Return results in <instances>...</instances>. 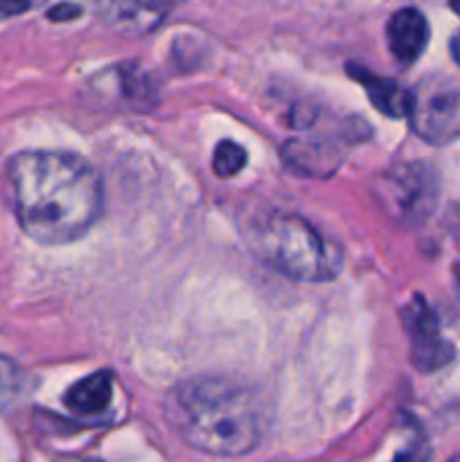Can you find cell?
<instances>
[{
  "mask_svg": "<svg viewBox=\"0 0 460 462\" xmlns=\"http://www.w3.org/2000/svg\"><path fill=\"white\" fill-rule=\"evenodd\" d=\"M350 75L363 84L368 99L379 113L388 117H406L410 113V90L388 77H377L359 66H350Z\"/></svg>",
  "mask_w": 460,
  "mask_h": 462,
  "instance_id": "cell-10",
  "label": "cell"
},
{
  "mask_svg": "<svg viewBox=\"0 0 460 462\" xmlns=\"http://www.w3.org/2000/svg\"><path fill=\"white\" fill-rule=\"evenodd\" d=\"M449 48H451V57H454V61L460 66V32H455L454 39H451V43H449Z\"/></svg>",
  "mask_w": 460,
  "mask_h": 462,
  "instance_id": "cell-19",
  "label": "cell"
},
{
  "mask_svg": "<svg viewBox=\"0 0 460 462\" xmlns=\"http://www.w3.org/2000/svg\"><path fill=\"white\" fill-rule=\"evenodd\" d=\"M451 9H454V12L460 16V0H458V3H451Z\"/></svg>",
  "mask_w": 460,
  "mask_h": 462,
  "instance_id": "cell-21",
  "label": "cell"
},
{
  "mask_svg": "<svg viewBox=\"0 0 460 462\" xmlns=\"http://www.w3.org/2000/svg\"><path fill=\"white\" fill-rule=\"evenodd\" d=\"M81 9L77 7V5H57V7H52L48 12V18L50 21H72L75 16H79Z\"/></svg>",
  "mask_w": 460,
  "mask_h": 462,
  "instance_id": "cell-15",
  "label": "cell"
},
{
  "mask_svg": "<svg viewBox=\"0 0 460 462\" xmlns=\"http://www.w3.org/2000/svg\"><path fill=\"white\" fill-rule=\"evenodd\" d=\"M262 262L296 282H327L341 271V248L298 215H264L248 228Z\"/></svg>",
  "mask_w": 460,
  "mask_h": 462,
  "instance_id": "cell-3",
  "label": "cell"
},
{
  "mask_svg": "<svg viewBox=\"0 0 460 462\" xmlns=\"http://www.w3.org/2000/svg\"><path fill=\"white\" fill-rule=\"evenodd\" d=\"M410 125L427 143L442 144L460 135V84L451 77H424L410 90Z\"/></svg>",
  "mask_w": 460,
  "mask_h": 462,
  "instance_id": "cell-5",
  "label": "cell"
},
{
  "mask_svg": "<svg viewBox=\"0 0 460 462\" xmlns=\"http://www.w3.org/2000/svg\"><path fill=\"white\" fill-rule=\"evenodd\" d=\"M30 9L27 3H0V16H9V14H21Z\"/></svg>",
  "mask_w": 460,
  "mask_h": 462,
  "instance_id": "cell-18",
  "label": "cell"
},
{
  "mask_svg": "<svg viewBox=\"0 0 460 462\" xmlns=\"http://www.w3.org/2000/svg\"><path fill=\"white\" fill-rule=\"evenodd\" d=\"M246 149L239 147L233 140H221L215 149V156H212V170L221 179H233L246 167Z\"/></svg>",
  "mask_w": 460,
  "mask_h": 462,
  "instance_id": "cell-13",
  "label": "cell"
},
{
  "mask_svg": "<svg viewBox=\"0 0 460 462\" xmlns=\"http://www.w3.org/2000/svg\"><path fill=\"white\" fill-rule=\"evenodd\" d=\"M454 275H455V282H458V287H460V264L454 266Z\"/></svg>",
  "mask_w": 460,
  "mask_h": 462,
  "instance_id": "cell-20",
  "label": "cell"
},
{
  "mask_svg": "<svg viewBox=\"0 0 460 462\" xmlns=\"http://www.w3.org/2000/svg\"><path fill=\"white\" fill-rule=\"evenodd\" d=\"M88 97L95 104L104 106H129L133 111L147 108L156 102V93L144 75L138 68L117 66L111 70H102L97 77L88 81Z\"/></svg>",
  "mask_w": 460,
  "mask_h": 462,
  "instance_id": "cell-7",
  "label": "cell"
},
{
  "mask_svg": "<svg viewBox=\"0 0 460 462\" xmlns=\"http://www.w3.org/2000/svg\"><path fill=\"white\" fill-rule=\"evenodd\" d=\"M167 422L194 449L210 456L251 454L264 436V413L248 388L221 377H194L165 400Z\"/></svg>",
  "mask_w": 460,
  "mask_h": 462,
  "instance_id": "cell-2",
  "label": "cell"
},
{
  "mask_svg": "<svg viewBox=\"0 0 460 462\" xmlns=\"http://www.w3.org/2000/svg\"><path fill=\"white\" fill-rule=\"evenodd\" d=\"M428 460V449L424 445H415L410 449H406L404 454H400L395 462H427Z\"/></svg>",
  "mask_w": 460,
  "mask_h": 462,
  "instance_id": "cell-16",
  "label": "cell"
},
{
  "mask_svg": "<svg viewBox=\"0 0 460 462\" xmlns=\"http://www.w3.org/2000/svg\"><path fill=\"white\" fill-rule=\"evenodd\" d=\"M404 325L410 338V361L422 373L442 368L454 356V347L440 334L436 314L422 296H415L404 310Z\"/></svg>",
  "mask_w": 460,
  "mask_h": 462,
  "instance_id": "cell-6",
  "label": "cell"
},
{
  "mask_svg": "<svg viewBox=\"0 0 460 462\" xmlns=\"http://www.w3.org/2000/svg\"><path fill=\"white\" fill-rule=\"evenodd\" d=\"M25 388V374L7 356H0V413L12 409Z\"/></svg>",
  "mask_w": 460,
  "mask_h": 462,
  "instance_id": "cell-14",
  "label": "cell"
},
{
  "mask_svg": "<svg viewBox=\"0 0 460 462\" xmlns=\"http://www.w3.org/2000/svg\"><path fill=\"white\" fill-rule=\"evenodd\" d=\"M102 16L117 32L144 34L162 21V9L153 5H106L102 7Z\"/></svg>",
  "mask_w": 460,
  "mask_h": 462,
  "instance_id": "cell-12",
  "label": "cell"
},
{
  "mask_svg": "<svg viewBox=\"0 0 460 462\" xmlns=\"http://www.w3.org/2000/svg\"><path fill=\"white\" fill-rule=\"evenodd\" d=\"M374 194L391 219L415 226L436 208L437 176L424 162H404L379 176Z\"/></svg>",
  "mask_w": 460,
  "mask_h": 462,
  "instance_id": "cell-4",
  "label": "cell"
},
{
  "mask_svg": "<svg viewBox=\"0 0 460 462\" xmlns=\"http://www.w3.org/2000/svg\"><path fill=\"white\" fill-rule=\"evenodd\" d=\"M446 226H449L451 237H454V242L460 248V206H451L449 217H446Z\"/></svg>",
  "mask_w": 460,
  "mask_h": 462,
  "instance_id": "cell-17",
  "label": "cell"
},
{
  "mask_svg": "<svg viewBox=\"0 0 460 462\" xmlns=\"http://www.w3.org/2000/svg\"><path fill=\"white\" fill-rule=\"evenodd\" d=\"M388 48L400 63L418 61L428 43V23L419 9L404 7L388 18Z\"/></svg>",
  "mask_w": 460,
  "mask_h": 462,
  "instance_id": "cell-8",
  "label": "cell"
},
{
  "mask_svg": "<svg viewBox=\"0 0 460 462\" xmlns=\"http://www.w3.org/2000/svg\"><path fill=\"white\" fill-rule=\"evenodd\" d=\"M113 397V374L106 370L81 379L66 393V406L77 415L104 413Z\"/></svg>",
  "mask_w": 460,
  "mask_h": 462,
  "instance_id": "cell-11",
  "label": "cell"
},
{
  "mask_svg": "<svg viewBox=\"0 0 460 462\" xmlns=\"http://www.w3.org/2000/svg\"><path fill=\"white\" fill-rule=\"evenodd\" d=\"M282 156L300 174L309 176L332 174L341 161L336 144L329 140H291L282 149Z\"/></svg>",
  "mask_w": 460,
  "mask_h": 462,
  "instance_id": "cell-9",
  "label": "cell"
},
{
  "mask_svg": "<svg viewBox=\"0 0 460 462\" xmlns=\"http://www.w3.org/2000/svg\"><path fill=\"white\" fill-rule=\"evenodd\" d=\"M14 208L34 242L63 246L84 237L102 215L97 170L68 152H23L9 161Z\"/></svg>",
  "mask_w": 460,
  "mask_h": 462,
  "instance_id": "cell-1",
  "label": "cell"
}]
</instances>
